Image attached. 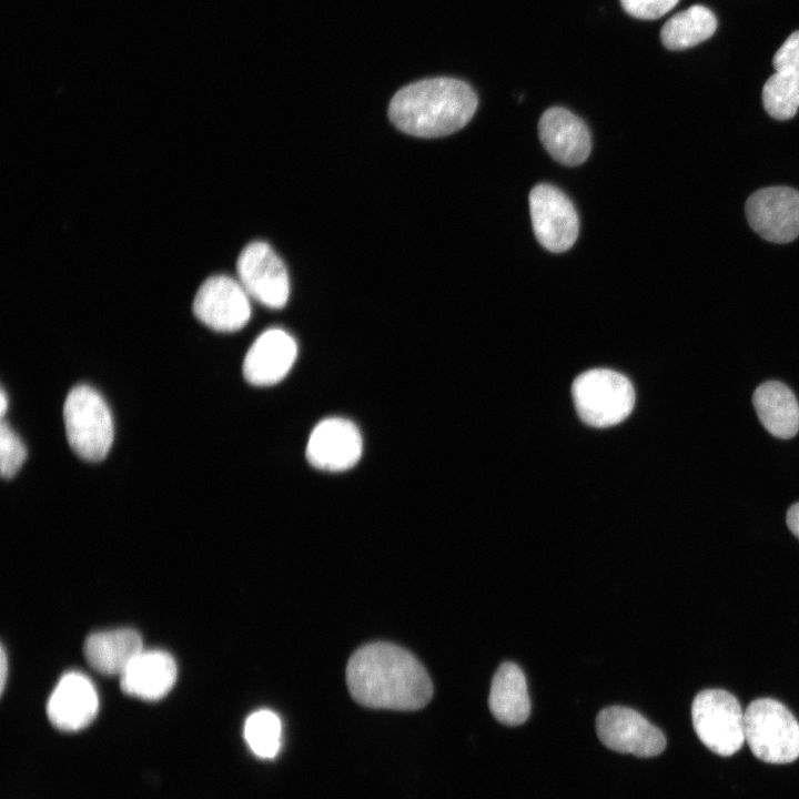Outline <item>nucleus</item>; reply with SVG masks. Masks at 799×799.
Instances as JSON below:
<instances>
[{
	"label": "nucleus",
	"mask_w": 799,
	"mask_h": 799,
	"mask_svg": "<svg viewBox=\"0 0 799 799\" xmlns=\"http://www.w3.org/2000/svg\"><path fill=\"white\" fill-rule=\"evenodd\" d=\"M346 682L354 700L370 708L417 710L433 696L432 680L407 650L391 643H372L348 659Z\"/></svg>",
	"instance_id": "f257e3e1"
},
{
	"label": "nucleus",
	"mask_w": 799,
	"mask_h": 799,
	"mask_svg": "<svg viewBox=\"0 0 799 799\" xmlns=\"http://www.w3.org/2000/svg\"><path fill=\"white\" fill-rule=\"evenodd\" d=\"M477 95L466 82L432 78L398 90L388 107L390 120L418 138H438L461 130L477 109Z\"/></svg>",
	"instance_id": "f03ea898"
},
{
	"label": "nucleus",
	"mask_w": 799,
	"mask_h": 799,
	"mask_svg": "<svg viewBox=\"0 0 799 799\" xmlns=\"http://www.w3.org/2000/svg\"><path fill=\"white\" fill-rule=\"evenodd\" d=\"M63 418L70 447L83 459H103L113 442V421L103 397L88 385L73 387L64 402Z\"/></svg>",
	"instance_id": "7ed1b4c3"
},
{
	"label": "nucleus",
	"mask_w": 799,
	"mask_h": 799,
	"mask_svg": "<svg viewBox=\"0 0 799 799\" xmlns=\"http://www.w3.org/2000/svg\"><path fill=\"white\" fill-rule=\"evenodd\" d=\"M576 412L588 425L608 427L624 421L633 411L635 391L623 374L595 368L578 375L572 385Z\"/></svg>",
	"instance_id": "20e7f679"
},
{
	"label": "nucleus",
	"mask_w": 799,
	"mask_h": 799,
	"mask_svg": "<svg viewBox=\"0 0 799 799\" xmlns=\"http://www.w3.org/2000/svg\"><path fill=\"white\" fill-rule=\"evenodd\" d=\"M745 739L765 762L788 763L799 757V724L785 705L771 698L754 700L747 707Z\"/></svg>",
	"instance_id": "39448f33"
},
{
	"label": "nucleus",
	"mask_w": 799,
	"mask_h": 799,
	"mask_svg": "<svg viewBox=\"0 0 799 799\" xmlns=\"http://www.w3.org/2000/svg\"><path fill=\"white\" fill-rule=\"evenodd\" d=\"M692 726L712 752L731 756L745 742V712L737 698L722 689L697 694L691 706Z\"/></svg>",
	"instance_id": "423d86ee"
},
{
	"label": "nucleus",
	"mask_w": 799,
	"mask_h": 799,
	"mask_svg": "<svg viewBox=\"0 0 799 799\" xmlns=\"http://www.w3.org/2000/svg\"><path fill=\"white\" fill-rule=\"evenodd\" d=\"M237 280L251 299L272 310L285 306L290 295L286 267L274 250L263 241H253L240 252Z\"/></svg>",
	"instance_id": "0eeeda50"
},
{
	"label": "nucleus",
	"mask_w": 799,
	"mask_h": 799,
	"mask_svg": "<svg viewBox=\"0 0 799 799\" xmlns=\"http://www.w3.org/2000/svg\"><path fill=\"white\" fill-rule=\"evenodd\" d=\"M250 295L237 279L226 274L209 276L198 289L192 310L203 324L219 332H234L251 317Z\"/></svg>",
	"instance_id": "6e6552de"
},
{
	"label": "nucleus",
	"mask_w": 799,
	"mask_h": 799,
	"mask_svg": "<svg viewBox=\"0 0 799 799\" xmlns=\"http://www.w3.org/2000/svg\"><path fill=\"white\" fill-rule=\"evenodd\" d=\"M532 224L538 242L548 251L569 250L578 236V216L570 200L550 184H538L529 193Z\"/></svg>",
	"instance_id": "1a4fd4ad"
},
{
	"label": "nucleus",
	"mask_w": 799,
	"mask_h": 799,
	"mask_svg": "<svg viewBox=\"0 0 799 799\" xmlns=\"http://www.w3.org/2000/svg\"><path fill=\"white\" fill-rule=\"evenodd\" d=\"M597 735L609 749L648 758L666 747L664 734L643 715L623 706L603 709L596 720Z\"/></svg>",
	"instance_id": "9d476101"
},
{
	"label": "nucleus",
	"mask_w": 799,
	"mask_h": 799,
	"mask_svg": "<svg viewBox=\"0 0 799 799\" xmlns=\"http://www.w3.org/2000/svg\"><path fill=\"white\" fill-rule=\"evenodd\" d=\"M746 215L765 240L790 242L799 235V192L788 186L758 190L746 202Z\"/></svg>",
	"instance_id": "9b49d317"
},
{
	"label": "nucleus",
	"mask_w": 799,
	"mask_h": 799,
	"mask_svg": "<svg viewBox=\"0 0 799 799\" xmlns=\"http://www.w3.org/2000/svg\"><path fill=\"white\" fill-rule=\"evenodd\" d=\"M362 451L363 441L356 425L342 417H330L313 428L305 454L317 469L342 472L360 461Z\"/></svg>",
	"instance_id": "f8f14e48"
},
{
	"label": "nucleus",
	"mask_w": 799,
	"mask_h": 799,
	"mask_svg": "<svg viewBox=\"0 0 799 799\" xmlns=\"http://www.w3.org/2000/svg\"><path fill=\"white\" fill-rule=\"evenodd\" d=\"M99 709L93 682L84 674L69 671L58 681L47 704L50 722L63 731H78L90 725Z\"/></svg>",
	"instance_id": "ddd939ff"
},
{
	"label": "nucleus",
	"mask_w": 799,
	"mask_h": 799,
	"mask_svg": "<svg viewBox=\"0 0 799 799\" xmlns=\"http://www.w3.org/2000/svg\"><path fill=\"white\" fill-rule=\"evenodd\" d=\"M297 356V345L286 331L272 327L260 334L243 361V375L255 386H270L282 381Z\"/></svg>",
	"instance_id": "4468645a"
},
{
	"label": "nucleus",
	"mask_w": 799,
	"mask_h": 799,
	"mask_svg": "<svg viewBox=\"0 0 799 799\" xmlns=\"http://www.w3.org/2000/svg\"><path fill=\"white\" fill-rule=\"evenodd\" d=\"M538 133L544 148L562 164H581L590 153L591 140L586 124L564 108L546 110L539 119Z\"/></svg>",
	"instance_id": "2eb2a0df"
},
{
	"label": "nucleus",
	"mask_w": 799,
	"mask_h": 799,
	"mask_svg": "<svg viewBox=\"0 0 799 799\" xmlns=\"http://www.w3.org/2000/svg\"><path fill=\"white\" fill-rule=\"evenodd\" d=\"M176 664L163 650H142L120 676L124 694L143 699L159 700L174 686Z\"/></svg>",
	"instance_id": "dca6fc26"
},
{
	"label": "nucleus",
	"mask_w": 799,
	"mask_h": 799,
	"mask_svg": "<svg viewBox=\"0 0 799 799\" xmlns=\"http://www.w3.org/2000/svg\"><path fill=\"white\" fill-rule=\"evenodd\" d=\"M142 650L140 634L129 628L91 634L83 645L85 660L93 669L119 677Z\"/></svg>",
	"instance_id": "f3484780"
},
{
	"label": "nucleus",
	"mask_w": 799,
	"mask_h": 799,
	"mask_svg": "<svg viewBox=\"0 0 799 799\" xmlns=\"http://www.w3.org/2000/svg\"><path fill=\"white\" fill-rule=\"evenodd\" d=\"M755 411L763 427L773 436L788 439L799 429V404L792 391L781 382L760 384L752 396Z\"/></svg>",
	"instance_id": "a211bd4d"
},
{
	"label": "nucleus",
	"mask_w": 799,
	"mask_h": 799,
	"mask_svg": "<svg viewBox=\"0 0 799 799\" xmlns=\"http://www.w3.org/2000/svg\"><path fill=\"white\" fill-rule=\"evenodd\" d=\"M489 709L499 722L517 726L525 722L530 712L526 678L514 663H504L495 672L488 698Z\"/></svg>",
	"instance_id": "6ab92c4d"
},
{
	"label": "nucleus",
	"mask_w": 799,
	"mask_h": 799,
	"mask_svg": "<svg viewBox=\"0 0 799 799\" xmlns=\"http://www.w3.org/2000/svg\"><path fill=\"white\" fill-rule=\"evenodd\" d=\"M717 28L712 11L704 6H692L666 21L660 39L669 50H682L709 39Z\"/></svg>",
	"instance_id": "aec40b11"
},
{
	"label": "nucleus",
	"mask_w": 799,
	"mask_h": 799,
	"mask_svg": "<svg viewBox=\"0 0 799 799\" xmlns=\"http://www.w3.org/2000/svg\"><path fill=\"white\" fill-rule=\"evenodd\" d=\"M282 724L280 717L269 709L251 714L244 725V738L259 758H274L281 747Z\"/></svg>",
	"instance_id": "412c9836"
},
{
	"label": "nucleus",
	"mask_w": 799,
	"mask_h": 799,
	"mask_svg": "<svg viewBox=\"0 0 799 799\" xmlns=\"http://www.w3.org/2000/svg\"><path fill=\"white\" fill-rule=\"evenodd\" d=\"M762 103L773 119L792 118L799 109V77L773 73L763 84Z\"/></svg>",
	"instance_id": "4be33fe9"
},
{
	"label": "nucleus",
	"mask_w": 799,
	"mask_h": 799,
	"mask_svg": "<svg viewBox=\"0 0 799 799\" xmlns=\"http://www.w3.org/2000/svg\"><path fill=\"white\" fill-rule=\"evenodd\" d=\"M27 449L20 437L2 418L0 426V471L4 478H11L23 464Z\"/></svg>",
	"instance_id": "5701e85b"
},
{
	"label": "nucleus",
	"mask_w": 799,
	"mask_h": 799,
	"mask_svg": "<svg viewBox=\"0 0 799 799\" xmlns=\"http://www.w3.org/2000/svg\"><path fill=\"white\" fill-rule=\"evenodd\" d=\"M776 72L799 77V30L792 32L773 55Z\"/></svg>",
	"instance_id": "b1692460"
},
{
	"label": "nucleus",
	"mask_w": 799,
	"mask_h": 799,
	"mask_svg": "<svg viewBox=\"0 0 799 799\" xmlns=\"http://www.w3.org/2000/svg\"><path fill=\"white\" fill-rule=\"evenodd\" d=\"M679 0H620L624 10L638 19L653 20L670 11Z\"/></svg>",
	"instance_id": "393cba45"
},
{
	"label": "nucleus",
	"mask_w": 799,
	"mask_h": 799,
	"mask_svg": "<svg viewBox=\"0 0 799 799\" xmlns=\"http://www.w3.org/2000/svg\"><path fill=\"white\" fill-rule=\"evenodd\" d=\"M787 525L792 534L799 538V503L793 504L787 512Z\"/></svg>",
	"instance_id": "a878e982"
},
{
	"label": "nucleus",
	"mask_w": 799,
	"mask_h": 799,
	"mask_svg": "<svg viewBox=\"0 0 799 799\" xmlns=\"http://www.w3.org/2000/svg\"><path fill=\"white\" fill-rule=\"evenodd\" d=\"M7 675H8V658H7L4 647L2 646L1 647V656H0V691H1V694L4 690Z\"/></svg>",
	"instance_id": "bb28decb"
},
{
	"label": "nucleus",
	"mask_w": 799,
	"mask_h": 799,
	"mask_svg": "<svg viewBox=\"0 0 799 799\" xmlns=\"http://www.w3.org/2000/svg\"><path fill=\"white\" fill-rule=\"evenodd\" d=\"M8 405H9V401H8L7 394H6L4 388H2V390H1V396H0V412H1L2 418H3L4 415H6Z\"/></svg>",
	"instance_id": "cd10ccee"
}]
</instances>
